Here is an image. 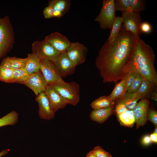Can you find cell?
Instances as JSON below:
<instances>
[{
	"label": "cell",
	"instance_id": "cell-32",
	"mask_svg": "<svg viewBox=\"0 0 157 157\" xmlns=\"http://www.w3.org/2000/svg\"><path fill=\"white\" fill-rule=\"evenodd\" d=\"M91 151L97 157H112L110 154L100 146L95 147Z\"/></svg>",
	"mask_w": 157,
	"mask_h": 157
},
{
	"label": "cell",
	"instance_id": "cell-4",
	"mask_svg": "<svg viewBox=\"0 0 157 157\" xmlns=\"http://www.w3.org/2000/svg\"><path fill=\"white\" fill-rule=\"evenodd\" d=\"M50 87L67 101L68 104L74 106L79 102L80 99V86L76 82H67L65 81Z\"/></svg>",
	"mask_w": 157,
	"mask_h": 157
},
{
	"label": "cell",
	"instance_id": "cell-12",
	"mask_svg": "<svg viewBox=\"0 0 157 157\" xmlns=\"http://www.w3.org/2000/svg\"><path fill=\"white\" fill-rule=\"evenodd\" d=\"M150 104L148 99H142L133 110L136 123V128L145 125L147 121V113Z\"/></svg>",
	"mask_w": 157,
	"mask_h": 157
},
{
	"label": "cell",
	"instance_id": "cell-15",
	"mask_svg": "<svg viewBox=\"0 0 157 157\" xmlns=\"http://www.w3.org/2000/svg\"><path fill=\"white\" fill-rule=\"evenodd\" d=\"M44 92L55 113L58 110L64 108L68 104L67 101L49 86H47Z\"/></svg>",
	"mask_w": 157,
	"mask_h": 157
},
{
	"label": "cell",
	"instance_id": "cell-9",
	"mask_svg": "<svg viewBox=\"0 0 157 157\" xmlns=\"http://www.w3.org/2000/svg\"><path fill=\"white\" fill-rule=\"evenodd\" d=\"M65 51L69 59L76 66L85 62L88 49L83 44L76 42L71 43Z\"/></svg>",
	"mask_w": 157,
	"mask_h": 157
},
{
	"label": "cell",
	"instance_id": "cell-35",
	"mask_svg": "<svg viewBox=\"0 0 157 157\" xmlns=\"http://www.w3.org/2000/svg\"><path fill=\"white\" fill-rule=\"evenodd\" d=\"M43 14L46 19L55 17V11L53 9L49 6H48L44 8L43 10Z\"/></svg>",
	"mask_w": 157,
	"mask_h": 157
},
{
	"label": "cell",
	"instance_id": "cell-11",
	"mask_svg": "<svg viewBox=\"0 0 157 157\" xmlns=\"http://www.w3.org/2000/svg\"><path fill=\"white\" fill-rule=\"evenodd\" d=\"M21 84L30 88L36 95L44 92L48 86L40 69L37 72L30 74L28 78Z\"/></svg>",
	"mask_w": 157,
	"mask_h": 157
},
{
	"label": "cell",
	"instance_id": "cell-26",
	"mask_svg": "<svg viewBox=\"0 0 157 157\" xmlns=\"http://www.w3.org/2000/svg\"><path fill=\"white\" fill-rule=\"evenodd\" d=\"M18 114L15 111H12L0 118V127L8 125H13L18 120Z\"/></svg>",
	"mask_w": 157,
	"mask_h": 157
},
{
	"label": "cell",
	"instance_id": "cell-5",
	"mask_svg": "<svg viewBox=\"0 0 157 157\" xmlns=\"http://www.w3.org/2000/svg\"><path fill=\"white\" fill-rule=\"evenodd\" d=\"M116 11L114 0H104L100 11L94 21L99 23L101 29H108L110 31L116 17Z\"/></svg>",
	"mask_w": 157,
	"mask_h": 157
},
{
	"label": "cell",
	"instance_id": "cell-20",
	"mask_svg": "<svg viewBox=\"0 0 157 157\" xmlns=\"http://www.w3.org/2000/svg\"><path fill=\"white\" fill-rule=\"evenodd\" d=\"M157 86L147 80L142 78L140 88L136 92L141 99L149 98L151 92Z\"/></svg>",
	"mask_w": 157,
	"mask_h": 157
},
{
	"label": "cell",
	"instance_id": "cell-18",
	"mask_svg": "<svg viewBox=\"0 0 157 157\" xmlns=\"http://www.w3.org/2000/svg\"><path fill=\"white\" fill-rule=\"evenodd\" d=\"M140 99L137 93H130L127 92L115 102H122L125 105L127 110H133L138 100Z\"/></svg>",
	"mask_w": 157,
	"mask_h": 157
},
{
	"label": "cell",
	"instance_id": "cell-40",
	"mask_svg": "<svg viewBox=\"0 0 157 157\" xmlns=\"http://www.w3.org/2000/svg\"><path fill=\"white\" fill-rule=\"evenodd\" d=\"M152 143L157 142V134L153 133L149 135Z\"/></svg>",
	"mask_w": 157,
	"mask_h": 157
},
{
	"label": "cell",
	"instance_id": "cell-44",
	"mask_svg": "<svg viewBox=\"0 0 157 157\" xmlns=\"http://www.w3.org/2000/svg\"><path fill=\"white\" fill-rule=\"evenodd\" d=\"M154 133L157 134V127H156L155 129H154V131L153 132Z\"/></svg>",
	"mask_w": 157,
	"mask_h": 157
},
{
	"label": "cell",
	"instance_id": "cell-2",
	"mask_svg": "<svg viewBox=\"0 0 157 157\" xmlns=\"http://www.w3.org/2000/svg\"><path fill=\"white\" fill-rule=\"evenodd\" d=\"M154 61L153 48L138 37L130 63L129 71L136 72L157 86V74Z\"/></svg>",
	"mask_w": 157,
	"mask_h": 157
},
{
	"label": "cell",
	"instance_id": "cell-27",
	"mask_svg": "<svg viewBox=\"0 0 157 157\" xmlns=\"http://www.w3.org/2000/svg\"><path fill=\"white\" fill-rule=\"evenodd\" d=\"M114 3L116 11L122 13L132 10L129 0H114Z\"/></svg>",
	"mask_w": 157,
	"mask_h": 157
},
{
	"label": "cell",
	"instance_id": "cell-14",
	"mask_svg": "<svg viewBox=\"0 0 157 157\" xmlns=\"http://www.w3.org/2000/svg\"><path fill=\"white\" fill-rule=\"evenodd\" d=\"M44 40L60 53L65 51L71 43L66 37L57 32L47 35Z\"/></svg>",
	"mask_w": 157,
	"mask_h": 157
},
{
	"label": "cell",
	"instance_id": "cell-13",
	"mask_svg": "<svg viewBox=\"0 0 157 157\" xmlns=\"http://www.w3.org/2000/svg\"><path fill=\"white\" fill-rule=\"evenodd\" d=\"M35 100L38 105V115L40 118L50 120L54 117L55 113L52 110L44 92L36 95Z\"/></svg>",
	"mask_w": 157,
	"mask_h": 157
},
{
	"label": "cell",
	"instance_id": "cell-8",
	"mask_svg": "<svg viewBox=\"0 0 157 157\" xmlns=\"http://www.w3.org/2000/svg\"><path fill=\"white\" fill-rule=\"evenodd\" d=\"M32 50L40 59L46 58L51 61L60 53L44 40L34 42L32 44Z\"/></svg>",
	"mask_w": 157,
	"mask_h": 157
},
{
	"label": "cell",
	"instance_id": "cell-21",
	"mask_svg": "<svg viewBox=\"0 0 157 157\" xmlns=\"http://www.w3.org/2000/svg\"><path fill=\"white\" fill-rule=\"evenodd\" d=\"M117 115L118 121L122 126L132 127L135 123L133 110L127 109L124 112Z\"/></svg>",
	"mask_w": 157,
	"mask_h": 157
},
{
	"label": "cell",
	"instance_id": "cell-19",
	"mask_svg": "<svg viewBox=\"0 0 157 157\" xmlns=\"http://www.w3.org/2000/svg\"><path fill=\"white\" fill-rule=\"evenodd\" d=\"M26 58L25 68L30 74L37 72L40 70V58L35 53L28 55Z\"/></svg>",
	"mask_w": 157,
	"mask_h": 157
},
{
	"label": "cell",
	"instance_id": "cell-7",
	"mask_svg": "<svg viewBox=\"0 0 157 157\" xmlns=\"http://www.w3.org/2000/svg\"><path fill=\"white\" fill-rule=\"evenodd\" d=\"M122 17L124 23L122 26L126 31L137 36L142 34L140 26L142 21L140 13L132 10L122 12Z\"/></svg>",
	"mask_w": 157,
	"mask_h": 157
},
{
	"label": "cell",
	"instance_id": "cell-31",
	"mask_svg": "<svg viewBox=\"0 0 157 157\" xmlns=\"http://www.w3.org/2000/svg\"><path fill=\"white\" fill-rule=\"evenodd\" d=\"M13 70L12 69H4L0 68V81L9 83L12 77Z\"/></svg>",
	"mask_w": 157,
	"mask_h": 157
},
{
	"label": "cell",
	"instance_id": "cell-10",
	"mask_svg": "<svg viewBox=\"0 0 157 157\" xmlns=\"http://www.w3.org/2000/svg\"><path fill=\"white\" fill-rule=\"evenodd\" d=\"M52 62L62 78L74 72L76 66L69 59L66 51L60 53Z\"/></svg>",
	"mask_w": 157,
	"mask_h": 157
},
{
	"label": "cell",
	"instance_id": "cell-29",
	"mask_svg": "<svg viewBox=\"0 0 157 157\" xmlns=\"http://www.w3.org/2000/svg\"><path fill=\"white\" fill-rule=\"evenodd\" d=\"M142 81V78L138 73L127 92L130 93H136L141 85Z\"/></svg>",
	"mask_w": 157,
	"mask_h": 157
},
{
	"label": "cell",
	"instance_id": "cell-23",
	"mask_svg": "<svg viewBox=\"0 0 157 157\" xmlns=\"http://www.w3.org/2000/svg\"><path fill=\"white\" fill-rule=\"evenodd\" d=\"M114 102L108 96H101L93 101L90 106L93 109L113 106Z\"/></svg>",
	"mask_w": 157,
	"mask_h": 157
},
{
	"label": "cell",
	"instance_id": "cell-25",
	"mask_svg": "<svg viewBox=\"0 0 157 157\" xmlns=\"http://www.w3.org/2000/svg\"><path fill=\"white\" fill-rule=\"evenodd\" d=\"M123 22L122 16L116 17L110 31V34L107 41L112 42L116 38L120 32Z\"/></svg>",
	"mask_w": 157,
	"mask_h": 157
},
{
	"label": "cell",
	"instance_id": "cell-1",
	"mask_svg": "<svg viewBox=\"0 0 157 157\" xmlns=\"http://www.w3.org/2000/svg\"><path fill=\"white\" fill-rule=\"evenodd\" d=\"M122 26L112 41H106L99 50L95 64L104 83L116 84L129 72L138 38Z\"/></svg>",
	"mask_w": 157,
	"mask_h": 157
},
{
	"label": "cell",
	"instance_id": "cell-38",
	"mask_svg": "<svg viewBox=\"0 0 157 157\" xmlns=\"http://www.w3.org/2000/svg\"><path fill=\"white\" fill-rule=\"evenodd\" d=\"M127 110L125 105L121 102H117L115 108V111L117 115L121 114Z\"/></svg>",
	"mask_w": 157,
	"mask_h": 157
},
{
	"label": "cell",
	"instance_id": "cell-17",
	"mask_svg": "<svg viewBox=\"0 0 157 157\" xmlns=\"http://www.w3.org/2000/svg\"><path fill=\"white\" fill-rule=\"evenodd\" d=\"M113 106L108 108L93 109L90 113L91 119L99 123H102L106 121L112 114Z\"/></svg>",
	"mask_w": 157,
	"mask_h": 157
},
{
	"label": "cell",
	"instance_id": "cell-3",
	"mask_svg": "<svg viewBox=\"0 0 157 157\" xmlns=\"http://www.w3.org/2000/svg\"><path fill=\"white\" fill-rule=\"evenodd\" d=\"M15 43V34L9 16L2 18L0 24V60L13 49Z\"/></svg>",
	"mask_w": 157,
	"mask_h": 157
},
{
	"label": "cell",
	"instance_id": "cell-16",
	"mask_svg": "<svg viewBox=\"0 0 157 157\" xmlns=\"http://www.w3.org/2000/svg\"><path fill=\"white\" fill-rule=\"evenodd\" d=\"M71 5L69 0H51L48 6L51 7L55 12V17L60 18L69 10Z\"/></svg>",
	"mask_w": 157,
	"mask_h": 157
},
{
	"label": "cell",
	"instance_id": "cell-22",
	"mask_svg": "<svg viewBox=\"0 0 157 157\" xmlns=\"http://www.w3.org/2000/svg\"><path fill=\"white\" fill-rule=\"evenodd\" d=\"M127 78V74L120 82L116 84L112 92L108 96L114 102L126 92L125 88Z\"/></svg>",
	"mask_w": 157,
	"mask_h": 157
},
{
	"label": "cell",
	"instance_id": "cell-6",
	"mask_svg": "<svg viewBox=\"0 0 157 157\" xmlns=\"http://www.w3.org/2000/svg\"><path fill=\"white\" fill-rule=\"evenodd\" d=\"M40 69L42 72L48 86H51L64 82L53 63L46 58L40 62Z\"/></svg>",
	"mask_w": 157,
	"mask_h": 157
},
{
	"label": "cell",
	"instance_id": "cell-45",
	"mask_svg": "<svg viewBox=\"0 0 157 157\" xmlns=\"http://www.w3.org/2000/svg\"><path fill=\"white\" fill-rule=\"evenodd\" d=\"M2 18H0V24L1 23L2 21Z\"/></svg>",
	"mask_w": 157,
	"mask_h": 157
},
{
	"label": "cell",
	"instance_id": "cell-41",
	"mask_svg": "<svg viewBox=\"0 0 157 157\" xmlns=\"http://www.w3.org/2000/svg\"><path fill=\"white\" fill-rule=\"evenodd\" d=\"M150 97L152 100L155 101H157V90L156 89V88L154 89L151 92Z\"/></svg>",
	"mask_w": 157,
	"mask_h": 157
},
{
	"label": "cell",
	"instance_id": "cell-37",
	"mask_svg": "<svg viewBox=\"0 0 157 157\" xmlns=\"http://www.w3.org/2000/svg\"><path fill=\"white\" fill-rule=\"evenodd\" d=\"M140 29L142 33L149 34L152 31V28L151 25L149 22H142L140 25Z\"/></svg>",
	"mask_w": 157,
	"mask_h": 157
},
{
	"label": "cell",
	"instance_id": "cell-43",
	"mask_svg": "<svg viewBox=\"0 0 157 157\" xmlns=\"http://www.w3.org/2000/svg\"><path fill=\"white\" fill-rule=\"evenodd\" d=\"M86 157H97L93 154L91 151H89L86 155Z\"/></svg>",
	"mask_w": 157,
	"mask_h": 157
},
{
	"label": "cell",
	"instance_id": "cell-28",
	"mask_svg": "<svg viewBox=\"0 0 157 157\" xmlns=\"http://www.w3.org/2000/svg\"><path fill=\"white\" fill-rule=\"evenodd\" d=\"M132 11L140 13L145 8V1L143 0H129Z\"/></svg>",
	"mask_w": 157,
	"mask_h": 157
},
{
	"label": "cell",
	"instance_id": "cell-24",
	"mask_svg": "<svg viewBox=\"0 0 157 157\" xmlns=\"http://www.w3.org/2000/svg\"><path fill=\"white\" fill-rule=\"evenodd\" d=\"M30 75L25 68L13 70L12 77L8 83L21 84L28 78Z\"/></svg>",
	"mask_w": 157,
	"mask_h": 157
},
{
	"label": "cell",
	"instance_id": "cell-34",
	"mask_svg": "<svg viewBox=\"0 0 157 157\" xmlns=\"http://www.w3.org/2000/svg\"><path fill=\"white\" fill-rule=\"evenodd\" d=\"M147 118L152 123L155 127L157 126V112L156 110L151 109L148 110L147 113Z\"/></svg>",
	"mask_w": 157,
	"mask_h": 157
},
{
	"label": "cell",
	"instance_id": "cell-42",
	"mask_svg": "<svg viewBox=\"0 0 157 157\" xmlns=\"http://www.w3.org/2000/svg\"><path fill=\"white\" fill-rule=\"evenodd\" d=\"M9 151V150L8 149H6L1 151L0 152V157H1L7 154L8 153Z\"/></svg>",
	"mask_w": 157,
	"mask_h": 157
},
{
	"label": "cell",
	"instance_id": "cell-36",
	"mask_svg": "<svg viewBox=\"0 0 157 157\" xmlns=\"http://www.w3.org/2000/svg\"><path fill=\"white\" fill-rule=\"evenodd\" d=\"M0 68L4 69H12L11 57L4 58L0 64Z\"/></svg>",
	"mask_w": 157,
	"mask_h": 157
},
{
	"label": "cell",
	"instance_id": "cell-33",
	"mask_svg": "<svg viewBox=\"0 0 157 157\" xmlns=\"http://www.w3.org/2000/svg\"><path fill=\"white\" fill-rule=\"evenodd\" d=\"M138 73L134 71H129L127 73V78L126 79L125 90L127 92L128 89L136 78Z\"/></svg>",
	"mask_w": 157,
	"mask_h": 157
},
{
	"label": "cell",
	"instance_id": "cell-30",
	"mask_svg": "<svg viewBox=\"0 0 157 157\" xmlns=\"http://www.w3.org/2000/svg\"><path fill=\"white\" fill-rule=\"evenodd\" d=\"M12 69H16L25 68L26 58H21L16 57H11Z\"/></svg>",
	"mask_w": 157,
	"mask_h": 157
},
{
	"label": "cell",
	"instance_id": "cell-39",
	"mask_svg": "<svg viewBox=\"0 0 157 157\" xmlns=\"http://www.w3.org/2000/svg\"><path fill=\"white\" fill-rule=\"evenodd\" d=\"M141 142L142 144L144 146L148 145L152 142L151 140L149 135H146L142 138Z\"/></svg>",
	"mask_w": 157,
	"mask_h": 157
}]
</instances>
